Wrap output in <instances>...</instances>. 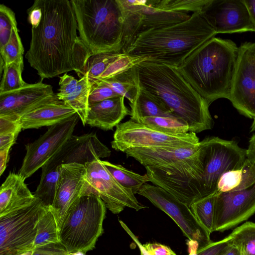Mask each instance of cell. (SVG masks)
<instances>
[{
	"instance_id": "obj_51",
	"label": "cell",
	"mask_w": 255,
	"mask_h": 255,
	"mask_svg": "<svg viewBox=\"0 0 255 255\" xmlns=\"http://www.w3.org/2000/svg\"><path fill=\"white\" fill-rule=\"evenodd\" d=\"M32 253V250L29 251V252H26L23 253L19 255H31Z\"/></svg>"
},
{
	"instance_id": "obj_22",
	"label": "cell",
	"mask_w": 255,
	"mask_h": 255,
	"mask_svg": "<svg viewBox=\"0 0 255 255\" xmlns=\"http://www.w3.org/2000/svg\"><path fill=\"white\" fill-rule=\"evenodd\" d=\"M77 113L59 98L46 102L20 119L22 129L51 127L70 118Z\"/></svg>"
},
{
	"instance_id": "obj_23",
	"label": "cell",
	"mask_w": 255,
	"mask_h": 255,
	"mask_svg": "<svg viewBox=\"0 0 255 255\" xmlns=\"http://www.w3.org/2000/svg\"><path fill=\"white\" fill-rule=\"evenodd\" d=\"M124 97L118 96L102 101L89 104L86 124L103 130H112L130 111L125 105Z\"/></svg>"
},
{
	"instance_id": "obj_5",
	"label": "cell",
	"mask_w": 255,
	"mask_h": 255,
	"mask_svg": "<svg viewBox=\"0 0 255 255\" xmlns=\"http://www.w3.org/2000/svg\"><path fill=\"white\" fill-rule=\"evenodd\" d=\"M238 48L233 41L215 36L177 68L209 105L218 99H229Z\"/></svg>"
},
{
	"instance_id": "obj_27",
	"label": "cell",
	"mask_w": 255,
	"mask_h": 255,
	"mask_svg": "<svg viewBox=\"0 0 255 255\" xmlns=\"http://www.w3.org/2000/svg\"><path fill=\"white\" fill-rule=\"evenodd\" d=\"M61 166L45 163L41 168L40 182L34 195L46 207H51L53 205Z\"/></svg>"
},
{
	"instance_id": "obj_4",
	"label": "cell",
	"mask_w": 255,
	"mask_h": 255,
	"mask_svg": "<svg viewBox=\"0 0 255 255\" xmlns=\"http://www.w3.org/2000/svg\"><path fill=\"white\" fill-rule=\"evenodd\" d=\"M216 33L201 11L179 23L142 32L122 52L175 67Z\"/></svg>"
},
{
	"instance_id": "obj_31",
	"label": "cell",
	"mask_w": 255,
	"mask_h": 255,
	"mask_svg": "<svg viewBox=\"0 0 255 255\" xmlns=\"http://www.w3.org/2000/svg\"><path fill=\"white\" fill-rule=\"evenodd\" d=\"M133 67L109 79L100 80L118 95L127 99L129 104L134 101L138 90Z\"/></svg>"
},
{
	"instance_id": "obj_18",
	"label": "cell",
	"mask_w": 255,
	"mask_h": 255,
	"mask_svg": "<svg viewBox=\"0 0 255 255\" xmlns=\"http://www.w3.org/2000/svg\"><path fill=\"white\" fill-rule=\"evenodd\" d=\"M57 98L52 87L42 81L26 83L20 89L0 94V117L20 120L29 112Z\"/></svg>"
},
{
	"instance_id": "obj_37",
	"label": "cell",
	"mask_w": 255,
	"mask_h": 255,
	"mask_svg": "<svg viewBox=\"0 0 255 255\" xmlns=\"http://www.w3.org/2000/svg\"><path fill=\"white\" fill-rule=\"evenodd\" d=\"M0 57L5 65H8L23 57L24 48L17 27L13 28L8 42L0 49Z\"/></svg>"
},
{
	"instance_id": "obj_34",
	"label": "cell",
	"mask_w": 255,
	"mask_h": 255,
	"mask_svg": "<svg viewBox=\"0 0 255 255\" xmlns=\"http://www.w3.org/2000/svg\"><path fill=\"white\" fill-rule=\"evenodd\" d=\"M23 67V57L4 65L0 81V94L18 90L26 84L22 78Z\"/></svg>"
},
{
	"instance_id": "obj_19",
	"label": "cell",
	"mask_w": 255,
	"mask_h": 255,
	"mask_svg": "<svg viewBox=\"0 0 255 255\" xmlns=\"http://www.w3.org/2000/svg\"><path fill=\"white\" fill-rule=\"evenodd\" d=\"M111 151L96 133L72 135L59 150L46 162L56 166L77 163L85 165L110 156Z\"/></svg>"
},
{
	"instance_id": "obj_42",
	"label": "cell",
	"mask_w": 255,
	"mask_h": 255,
	"mask_svg": "<svg viewBox=\"0 0 255 255\" xmlns=\"http://www.w3.org/2000/svg\"><path fill=\"white\" fill-rule=\"evenodd\" d=\"M31 255H70L61 243L34 248Z\"/></svg>"
},
{
	"instance_id": "obj_15",
	"label": "cell",
	"mask_w": 255,
	"mask_h": 255,
	"mask_svg": "<svg viewBox=\"0 0 255 255\" xmlns=\"http://www.w3.org/2000/svg\"><path fill=\"white\" fill-rule=\"evenodd\" d=\"M79 119L76 113L66 121L50 127L38 139L26 144V154L18 173L26 179L42 168L73 135Z\"/></svg>"
},
{
	"instance_id": "obj_38",
	"label": "cell",
	"mask_w": 255,
	"mask_h": 255,
	"mask_svg": "<svg viewBox=\"0 0 255 255\" xmlns=\"http://www.w3.org/2000/svg\"><path fill=\"white\" fill-rule=\"evenodd\" d=\"M17 27L14 12L6 5H0V49L9 41L12 30Z\"/></svg>"
},
{
	"instance_id": "obj_50",
	"label": "cell",
	"mask_w": 255,
	"mask_h": 255,
	"mask_svg": "<svg viewBox=\"0 0 255 255\" xmlns=\"http://www.w3.org/2000/svg\"><path fill=\"white\" fill-rule=\"evenodd\" d=\"M251 131H255V118L254 119V121L251 126Z\"/></svg>"
},
{
	"instance_id": "obj_25",
	"label": "cell",
	"mask_w": 255,
	"mask_h": 255,
	"mask_svg": "<svg viewBox=\"0 0 255 255\" xmlns=\"http://www.w3.org/2000/svg\"><path fill=\"white\" fill-rule=\"evenodd\" d=\"M129 106L130 119L135 122L144 117H176L162 101L139 86L136 96Z\"/></svg>"
},
{
	"instance_id": "obj_8",
	"label": "cell",
	"mask_w": 255,
	"mask_h": 255,
	"mask_svg": "<svg viewBox=\"0 0 255 255\" xmlns=\"http://www.w3.org/2000/svg\"><path fill=\"white\" fill-rule=\"evenodd\" d=\"M106 209L101 199L87 187L70 206L59 226L60 243L69 254H86L95 248L104 231Z\"/></svg>"
},
{
	"instance_id": "obj_36",
	"label": "cell",
	"mask_w": 255,
	"mask_h": 255,
	"mask_svg": "<svg viewBox=\"0 0 255 255\" xmlns=\"http://www.w3.org/2000/svg\"><path fill=\"white\" fill-rule=\"evenodd\" d=\"M21 129L20 120L0 117V150L11 148Z\"/></svg>"
},
{
	"instance_id": "obj_26",
	"label": "cell",
	"mask_w": 255,
	"mask_h": 255,
	"mask_svg": "<svg viewBox=\"0 0 255 255\" xmlns=\"http://www.w3.org/2000/svg\"><path fill=\"white\" fill-rule=\"evenodd\" d=\"M255 183V164L246 158L239 169L230 170L220 177L218 192L240 191L249 188Z\"/></svg>"
},
{
	"instance_id": "obj_44",
	"label": "cell",
	"mask_w": 255,
	"mask_h": 255,
	"mask_svg": "<svg viewBox=\"0 0 255 255\" xmlns=\"http://www.w3.org/2000/svg\"><path fill=\"white\" fill-rule=\"evenodd\" d=\"M119 223L122 226V227L124 229V230L128 234V235L131 237L135 244L138 247L140 255H151L147 250L144 248L143 245L141 244L140 242L139 241L138 238L135 236V235L131 231V230L129 229V228L127 226V225L122 220H119Z\"/></svg>"
},
{
	"instance_id": "obj_1",
	"label": "cell",
	"mask_w": 255,
	"mask_h": 255,
	"mask_svg": "<svg viewBox=\"0 0 255 255\" xmlns=\"http://www.w3.org/2000/svg\"><path fill=\"white\" fill-rule=\"evenodd\" d=\"M42 11L38 25L31 27L25 58L41 81L74 71L81 78L92 55L78 36V25L71 0H36Z\"/></svg>"
},
{
	"instance_id": "obj_21",
	"label": "cell",
	"mask_w": 255,
	"mask_h": 255,
	"mask_svg": "<svg viewBox=\"0 0 255 255\" xmlns=\"http://www.w3.org/2000/svg\"><path fill=\"white\" fill-rule=\"evenodd\" d=\"M146 58L129 56L122 52H105L92 55L84 68L91 84L98 80H106L129 70Z\"/></svg>"
},
{
	"instance_id": "obj_48",
	"label": "cell",
	"mask_w": 255,
	"mask_h": 255,
	"mask_svg": "<svg viewBox=\"0 0 255 255\" xmlns=\"http://www.w3.org/2000/svg\"><path fill=\"white\" fill-rule=\"evenodd\" d=\"M219 255H242L240 251L235 247L228 244L226 248Z\"/></svg>"
},
{
	"instance_id": "obj_13",
	"label": "cell",
	"mask_w": 255,
	"mask_h": 255,
	"mask_svg": "<svg viewBox=\"0 0 255 255\" xmlns=\"http://www.w3.org/2000/svg\"><path fill=\"white\" fill-rule=\"evenodd\" d=\"M242 115L255 118V43L245 42L238 48L229 99Z\"/></svg>"
},
{
	"instance_id": "obj_49",
	"label": "cell",
	"mask_w": 255,
	"mask_h": 255,
	"mask_svg": "<svg viewBox=\"0 0 255 255\" xmlns=\"http://www.w3.org/2000/svg\"><path fill=\"white\" fill-rule=\"evenodd\" d=\"M70 255H86V254L82 252H77L70 253Z\"/></svg>"
},
{
	"instance_id": "obj_24",
	"label": "cell",
	"mask_w": 255,
	"mask_h": 255,
	"mask_svg": "<svg viewBox=\"0 0 255 255\" xmlns=\"http://www.w3.org/2000/svg\"><path fill=\"white\" fill-rule=\"evenodd\" d=\"M19 173H10L0 188V214L27 205L36 199Z\"/></svg>"
},
{
	"instance_id": "obj_45",
	"label": "cell",
	"mask_w": 255,
	"mask_h": 255,
	"mask_svg": "<svg viewBox=\"0 0 255 255\" xmlns=\"http://www.w3.org/2000/svg\"><path fill=\"white\" fill-rule=\"evenodd\" d=\"M247 158L255 164V133L251 137L249 145L246 149Z\"/></svg>"
},
{
	"instance_id": "obj_46",
	"label": "cell",
	"mask_w": 255,
	"mask_h": 255,
	"mask_svg": "<svg viewBox=\"0 0 255 255\" xmlns=\"http://www.w3.org/2000/svg\"><path fill=\"white\" fill-rule=\"evenodd\" d=\"M10 147L0 150V175L4 171L8 161L9 151Z\"/></svg>"
},
{
	"instance_id": "obj_9",
	"label": "cell",
	"mask_w": 255,
	"mask_h": 255,
	"mask_svg": "<svg viewBox=\"0 0 255 255\" xmlns=\"http://www.w3.org/2000/svg\"><path fill=\"white\" fill-rule=\"evenodd\" d=\"M46 208L36 198L0 214V255H19L33 249L37 224Z\"/></svg>"
},
{
	"instance_id": "obj_29",
	"label": "cell",
	"mask_w": 255,
	"mask_h": 255,
	"mask_svg": "<svg viewBox=\"0 0 255 255\" xmlns=\"http://www.w3.org/2000/svg\"><path fill=\"white\" fill-rule=\"evenodd\" d=\"M225 238L227 244L237 248L242 255H255V223H244Z\"/></svg>"
},
{
	"instance_id": "obj_47",
	"label": "cell",
	"mask_w": 255,
	"mask_h": 255,
	"mask_svg": "<svg viewBox=\"0 0 255 255\" xmlns=\"http://www.w3.org/2000/svg\"><path fill=\"white\" fill-rule=\"evenodd\" d=\"M252 22L255 27V0H244Z\"/></svg>"
},
{
	"instance_id": "obj_41",
	"label": "cell",
	"mask_w": 255,
	"mask_h": 255,
	"mask_svg": "<svg viewBox=\"0 0 255 255\" xmlns=\"http://www.w3.org/2000/svg\"><path fill=\"white\" fill-rule=\"evenodd\" d=\"M228 246L226 238L216 242H212L206 247L191 251L190 255H219Z\"/></svg>"
},
{
	"instance_id": "obj_20",
	"label": "cell",
	"mask_w": 255,
	"mask_h": 255,
	"mask_svg": "<svg viewBox=\"0 0 255 255\" xmlns=\"http://www.w3.org/2000/svg\"><path fill=\"white\" fill-rule=\"evenodd\" d=\"M85 165L62 164L57 181L54 200L50 207L57 220L58 227L70 206L87 189Z\"/></svg>"
},
{
	"instance_id": "obj_16",
	"label": "cell",
	"mask_w": 255,
	"mask_h": 255,
	"mask_svg": "<svg viewBox=\"0 0 255 255\" xmlns=\"http://www.w3.org/2000/svg\"><path fill=\"white\" fill-rule=\"evenodd\" d=\"M255 214V183L240 190L215 194V231L224 232L247 220Z\"/></svg>"
},
{
	"instance_id": "obj_7",
	"label": "cell",
	"mask_w": 255,
	"mask_h": 255,
	"mask_svg": "<svg viewBox=\"0 0 255 255\" xmlns=\"http://www.w3.org/2000/svg\"><path fill=\"white\" fill-rule=\"evenodd\" d=\"M124 17L123 52L138 34L179 23L197 11L196 0H119Z\"/></svg>"
},
{
	"instance_id": "obj_3",
	"label": "cell",
	"mask_w": 255,
	"mask_h": 255,
	"mask_svg": "<svg viewBox=\"0 0 255 255\" xmlns=\"http://www.w3.org/2000/svg\"><path fill=\"white\" fill-rule=\"evenodd\" d=\"M138 85L162 101L173 114L188 124L189 132L211 129L214 122L209 103L181 75L177 67L151 61L133 67Z\"/></svg>"
},
{
	"instance_id": "obj_39",
	"label": "cell",
	"mask_w": 255,
	"mask_h": 255,
	"mask_svg": "<svg viewBox=\"0 0 255 255\" xmlns=\"http://www.w3.org/2000/svg\"><path fill=\"white\" fill-rule=\"evenodd\" d=\"M110 87L101 80H97L91 84L89 95V104H93L118 96Z\"/></svg>"
},
{
	"instance_id": "obj_11",
	"label": "cell",
	"mask_w": 255,
	"mask_h": 255,
	"mask_svg": "<svg viewBox=\"0 0 255 255\" xmlns=\"http://www.w3.org/2000/svg\"><path fill=\"white\" fill-rule=\"evenodd\" d=\"M199 143L195 133H165L130 119L116 127L111 146L115 150L124 152L134 147L190 146Z\"/></svg>"
},
{
	"instance_id": "obj_6",
	"label": "cell",
	"mask_w": 255,
	"mask_h": 255,
	"mask_svg": "<svg viewBox=\"0 0 255 255\" xmlns=\"http://www.w3.org/2000/svg\"><path fill=\"white\" fill-rule=\"evenodd\" d=\"M79 37L91 55L122 52L124 17L119 0H71Z\"/></svg>"
},
{
	"instance_id": "obj_28",
	"label": "cell",
	"mask_w": 255,
	"mask_h": 255,
	"mask_svg": "<svg viewBox=\"0 0 255 255\" xmlns=\"http://www.w3.org/2000/svg\"><path fill=\"white\" fill-rule=\"evenodd\" d=\"M59 243L60 241L57 220L50 207H46L37 224L33 249Z\"/></svg>"
},
{
	"instance_id": "obj_35",
	"label": "cell",
	"mask_w": 255,
	"mask_h": 255,
	"mask_svg": "<svg viewBox=\"0 0 255 255\" xmlns=\"http://www.w3.org/2000/svg\"><path fill=\"white\" fill-rule=\"evenodd\" d=\"M216 193L199 199L190 207L198 222L210 234L214 232V213Z\"/></svg>"
},
{
	"instance_id": "obj_43",
	"label": "cell",
	"mask_w": 255,
	"mask_h": 255,
	"mask_svg": "<svg viewBox=\"0 0 255 255\" xmlns=\"http://www.w3.org/2000/svg\"><path fill=\"white\" fill-rule=\"evenodd\" d=\"M143 245L151 255H177L170 247L159 243H147Z\"/></svg>"
},
{
	"instance_id": "obj_14",
	"label": "cell",
	"mask_w": 255,
	"mask_h": 255,
	"mask_svg": "<svg viewBox=\"0 0 255 255\" xmlns=\"http://www.w3.org/2000/svg\"><path fill=\"white\" fill-rule=\"evenodd\" d=\"M85 165L87 187L101 199L112 213L119 214L126 207L137 211L147 208L138 201L131 190L124 188L115 179L102 160Z\"/></svg>"
},
{
	"instance_id": "obj_33",
	"label": "cell",
	"mask_w": 255,
	"mask_h": 255,
	"mask_svg": "<svg viewBox=\"0 0 255 255\" xmlns=\"http://www.w3.org/2000/svg\"><path fill=\"white\" fill-rule=\"evenodd\" d=\"M137 122L158 131L170 134H183L189 132L187 122L176 117H144Z\"/></svg>"
},
{
	"instance_id": "obj_40",
	"label": "cell",
	"mask_w": 255,
	"mask_h": 255,
	"mask_svg": "<svg viewBox=\"0 0 255 255\" xmlns=\"http://www.w3.org/2000/svg\"><path fill=\"white\" fill-rule=\"evenodd\" d=\"M59 92L56 94L59 100L65 98L71 94L76 89L79 80L73 76L65 73L59 77Z\"/></svg>"
},
{
	"instance_id": "obj_10",
	"label": "cell",
	"mask_w": 255,
	"mask_h": 255,
	"mask_svg": "<svg viewBox=\"0 0 255 255\" xmlns=\"http://www.w3.org/2000/svg\"><path fill=\"white\" fill-rule=\"evenodd\" d=\"M203 174L202 198L216 193L221 176L226 172L240 168L246 158V149L235 140L218 137L205 138L200 141Z\"/></svg>"
},
{
	"instance_id": "obj_12",
	"label": "cell",
	"mask_w": 255,
	"mask_h": 255,
	"mask_svg": "<svg viewBox=\"0 0 255 255\" xmlns=\"http://www.w3.org/2000/svg\"><path fill=\"white\" fill-rule=\"evenodd\" d=\"M137 194L167 214L190 241L198 243V249L212 242L210 234L198 222L190 208L172 194L158 186L147 183Z\"/></svg>"
},
{
	"instance_id": "obj_2",
	"label": "cell",
	"mask_w": 255,
	"mask_h": 255,
	"mask_svg": "<svg viewBox=\"0 0 255 255\" xmlns=\"http://www.w3.org/2000/svg\"><path fill=\"white\" fill-rule=\"evenodd\" d=\"M124 152L145 167L149 182L189 207L202 198L200 143L190 146L134 147Z\"/></svg>"
},
{
	"instance_id": "obj_30",
	"label": "cell",
	"mask_w": 255,
	"mask_h": 255,
	"mask_svg": "<svg viewBox=\"0 0 255 255\" xmlns=\"http://www.w3.org/2000/svg\"><path fill=\"white\" fill-rule=\"evenodd\" d=\"M91 89V84L88 77L85 75L79 80L75 91L68 96L61 100L76 112L84 126L86 124Z\"/></svg>"
},
{
	"instance_id": "obj_32",
	"label": "cell",
	"mask_w": 255,
	"mask_h": 255,
	"mask_svg": "<svg viewBox=\"0 0 255 255\" xmlns=\"http://www.w3.org/2000/svg\"><path fill=\"white\" fill-rule=\"evenodd\" d=\"M102 162L115 179L124 188L131 190L134 195L137 194L145 183L149 182L146 173L140 175L120 164L103 160Z\"/></svg>"
},
{
	"instance_id": "obj_17",
	"label": "cell",
	"mask_w": 255,
	"mask_h": 255,
	"mask_svg": "<svg viewBox=\"0 0 255 255\" xmlns=\"http://www.w3.org/2000/svg\"><path fill=\"white\" fill-rule=\"evenodd\" d=\"M201 12L216 34L255 32L244 0H210Z\"/></svg>"
}]
</instances>
